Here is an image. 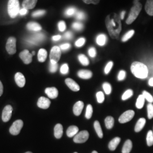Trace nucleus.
I'll list each match as a JSON object with an SVG mask.
<instances>
[{"instance_id":"obj_1","label":"nucleus","mask_w":153,"mask_h":153,"mask_svg":"<svg viewBox=\"0 0 153 153\" xmlns=\"http://www.w3.org/2000/svg\"><path fill=\"white\" fill-rule=\"evenodd\" d=\"M105 22L110 36L112 39H118L121 31L120 18L117 14L113 13L107 16Z\"/></svg>"},{"instance_id":"obj_2","label":"nucleus","mask_w":153,"mask_h":153,"mask_svg":"<svg viewBox=\"0 0 153 153\" xmlns=\"http://www.w3.org/2000/svg\"><path fill=\"white\" fill-rule=\"evenodd\" d=\"M131 70L133 74L138 78L145 79L148 76V68L142 62L137 61L133 62Z\"/></svg>"},{"instance_id":"obj_3","label":"nucleus","mask_w":153,"mask_h":153,"mask_svg":"<svg viewBox=\"0 0 153 153\" xmlns=\"http://www.w3.org/2000/svg\"><path fill=\"white\" fill-rule=\"evenodd\" d=\"M141 10H142V4L140 2H138L136 4H134V5L131 9L128 17L126 21V24L131 25L134 22L138 16Z\"/></svg>"},{"instance_id":"obj_4","label":"nucleus","mask_w":153,"mask_h":153,"mask_svg":"<svg viewBox=\"0 0 153 153\" xmlns=\"http://www.w3.org/2000/svg\"><path fill=\"white\" fill-rule=\"evenodd\" d=\"M19 0H9L7 5V11L9 16L14 18L17 16L19 13Z\"/></svg>"},{"instance_id":"obj_5","label":"nucleus","mask_w":153,"mask_h":153,"mask_svg":"<svg viewBox=\"0 0 153 153\" xmlns=\"http://www.w3.org/2000/svg\"><path fill=\"white\" fill-rule=\"evenodd\" d=\"M61 55V52L60 47L58 46H54L51 50L49 55L50 62L57 63L60 60Z\"/></svg>"},{"instance_id":"obj_6","label":"nucleus","mask_w":153,"mask_h":153,"mask_svg":"<svg viewBox=\"0 0 153 153\" xmlns=\"http://www.w3.org/2000/svg\"><path fill=\"white\" fill-rule=\"evenodd\" d=\"M16 39L10 37L8 39L6 44V49L9 54L14 55L16 53Z\"/></svg>"},{"instance_id":"obj_7","label":"nucleus","mask_w":153,"mask_h":153,"mask_svg":"<svg viewBox=\"0 0 153 153\" xmlns=\"http://www.w3.org/2000/svg\"><path fill=\"white\" fill-rule=\"evenodd\" d=\"M23 126V122L21 120H18L13 123L10 128L9 131L12 135L16 136L19 134Z\"/></svg>"},{"instance_id":"obj_8","label":"nucleus","mask_w":153,"mask_h":153,"mask_svg":"<svg viewBox=\"0 0 153 153\" xmlns=\"http://www.w3.org/2000/svg\"><path fill=\"white\" fill-rule=\"evenodd\" d=\"M89 137V133L86 131H83L78 133L74 137L73 141L75 143H82L87 141Z\"/></svg>"},{"instance_id":"obj_9","label":"nucleus","mask_w":153,"mask_h":153,"mask_svg":"<svg viewBox=\"0 0 153 153\" xmlns=\"http://www.w3.org/2000/svg\"><path fill=\"white\" fill-rule=\"evenodd\" d=\"M134 111L133 110H128L121 115L119 119V121L121 124H124L131 120L134 116Z\"/></svg>"},{"instance_id":"obj_10","label":"nucleus","mask_w":153,"mask_h":153,"mask_svg":"<svg viewBox=\"0 0 153 153\" xmlns=\"http://www.w3.org/2000/svg\"><path fill=\"white\" fill-rule=\"evenodd\" d=\"M13 112V107L10 105H7L2 111V119L4 122H7L10 120Z\"/></svg>"},{"instance_id":"obj_11","label":"nucleus","mask_w":153,"mask_h":153,"mask_svg":"<svg viewBox=\"0 0 153 153\" xmlns=\"http://www.w3.org/2000/svg\"><path fill=\"white\" fill-rule=\"evenodd\" d=\"M19 57L25 64H30L33 60V55L30 53L27 49H25L21 52L19 54Z\"/></svg>"},{"instance_id":"obj_12","label":"nucleus","mask_w":153,"mask_h":153,"mask_svg":"<svg viewBox=\"0 0 153 153\" xmlns=\"http://www.w3.org/2000/svg\"><path fill=\"white\" fill-rule=\"evenodd\" d=\"M51 104V101L48 98H46L43 97H40L39 99L37 105L39 108L42 109L48 108Z\"/></svg>"},{"instance_id":"obj_13","label":"nucleus","mask_w":153,"mask_h":153,"mask_svg":"<svg viewBox=\"0 0 153 153\" xmlns=\"http://www.w3.org/2000/svg\"><path fill=\"white\" fill-rule=\"evenodd\" d=\"M65 83L68 87L73 91H78L80 90L79 86L78 83L71 78L66 79Z\"/></svg>"},{"instance_id":"obj_14","label":"nucleus","mask_w":153,"mask_h":153,"mask_svg":"<svg viewBox=\"0 0 153 153\" xmlns=\"http://www.w3.org/2000/svg\"><path fill=\"white\" fill-rule=\"evenodd\" d=\"M15 81L17 85L20 88H23L25 85V83H26L25 77L21 73H19V72L16 73L15 75Z\"/></svg>"},{"instance_id":"obj_15","label":"nucleus","mask_w":153,"mask_h":153,"mask_svg":"<svg viewBox=\"0 0 153 153\" xmlns=\"http://www.w3.org/2000/svg\"><path fill=\"white\" fill-rule=\"evenodd\" d=\"M45 93L49 98H56L59 95V91L56 88H48L45 90Z\"/></svg>"},{"instance_id":"obj_16","label":"nucleus","mask_w":153,"mask_h":153,"mask_svg":"<svg viewBox=\"0 0 153 153\" xmlns=\"http://www.w3.org/2000/svg\"><path fill=\"white\" fill-rule=\"evenodd\" d=\"M84 107V103L82 101H78L73 107V113L76 116H79Z\"/></svg>"},{"instance_id":"obj_17","label":"nucleus","mask_w":153,"mask_h":153,"mask_svg":"<svg viewBox=\"0 0 153 153\" xmlns=\"http://www.w3.org/2000/svg\"><path fill=\"white\" fill-rule=\"evenodd\" d=\"M38 0H23L22 6L26 9H32L36 5Z\"/></svg>"},{"instance_id":"obj_18","label":"nucleus","mask_w":153,"mask_h":153,"mask_svg":"<svg viewBox=\"0 0 153 153\" xmlns=\"http://www.w3.org/2000/svg\"><path fill=\"white\" fill-rule=\"evenodd\" d=\"M78 76L82 79H88L93 76V73L88 70H81L77 73Z\"/></svg>"},{"instance_id":"obj_19","label":"nucleus","mask_w":153,"mask_h":153,"mask_svg":"<svg viewBox=\"0 0 153 153\" xmlns=\"http://www.w3.org/2000/svg\"><path fill=\"white\" fill-rule=\"evenodd\" d=\"M44 35L43 33H37L33 36L32 38L28 39V42L32 44H36L44 40Z\"/></svg>"},{"instance_id":"obj_20","label":"nucleus","mask_w":153,"mask_h":153,"mask_svg":"<svg viewBox=\"0 0 153 153\" xmlns=\"http://www.w3.org/2000/svg\"><path fill=\"white\" fill-rule=\"evenodd\" d=\"M63 134V127L60 124H56L54 128V135L55 137L57 138L60 139L62 136Z\"/></svg>"},{"instance_id":"obj_21","label":"nucleus","mask_w":153,"mask_h":153,"mask_svg":"<svg viewBox=\"0 0 153 153\" xmlns=\"http://www.w3.org/2000/svg\"><path fill=\"white\" fill-rule=\"evenodd\" d=\"M78 131H79V129L76 126H71L68 128L66 131V134L68 137H74L78 133Z\"/></svg>"},{"instance_id":"obj_22","label":"nucleus","mask_w":153,"mask_h":153,"mask_svg":"<svg viewBox=\"0 0 153 153\" xmlns=\"http://www.w3.org/2000/svg\"><path fill=\"white\" fill-rule=\"evenodd\" d=\"M121 138L120 137H115L112 139L108 144V148L111 151H114L116 148L117 147L118 145L120 142Z\"/></svg>"},{"instance_id":"obj_23","label":"nucleus","mask_w":153,"mask_h":153,"mask_svg":"<svg viewBox=\"0 0 153 153\" xmlns=\"http://www.w3.org/2000/svg\"><path fill=\"white\" fill-rule=\"evenodd\" d=\"M27 28L30 31H39L42 30V26L36 22H29L27 25Z\"/></svg>"},{"instance_id":"obj_24","label":"nucleus","mask_w":153,"mask_h":153,"mask_svg":"<svg viewBox=\"0 0 153 153\" xmlns=\"http://www.w3.org/2000/svg\"><path fill=\"white\" fill-rule=\"evenodd\" d=\"M145 9L148 15L153 16V0H147Z\"/></svg>"},{"instance_id":"obj_25","label":"nucleus","mask_w":153,"mask_h":153,"mask_svg":"<svg viewBox=\"0 0 153 153\" xmlns=\"http://www.w3.org/2000/svg\"><path fill=\"white\" fill-rule=\"evenodd\" d=\"M146 124V119L145 118H140L136 123L134 131L136 132H139L142 130L144 126H145Z\"/></svg>"},{"instance_id":"obj_26","label":"nucleus","mask_w":153,"mask_h":153,"mask_svg":"<svg viewBox=\"0 0 153 153\" xmlns=\"http://www.w3.org/2000/svg\"><path fill=\"white\" fill-rule=\"evenodd\" d=\"M133 147L132 142L130 140H126L122 149V153H129L131 151V149Z\"/></svg>"},{"instance_id":"obj_27","label":"nucleus","mask_w":153,"mask_h":153,"mask_svg":"<svg viewBox=\"0 0 153 153\" xmlns=\"http://www.w3.org/2000/svg\"><path fill=\"white\" fill-rule=\"evenodd\" d=\"M47 57V52L45 49L42 48L39 51L38 58L39 62H43Z\"/></svg>"},{"instance_id":"obj_28","label":"nucleus","mask_w":153,"mask_h":153,"mask_svg":"<svg viewBox=\"0 0 153 153\" xmlns=\"http://www.w3.org/2000/svg\"><path fill=\"white\" fill-rule=\"evenodd\" d=\"M94 129L97 132L98 137L100 138H102L103 137V131H102L100 124L98 121H95L94 122Z\"/></svg>"},{"instance_id":"obj_29","label":"nucleus","mask_w":153,"mask_h":153,"mask_svg":"<svg viewBox=\"0 0 153 153\" xmlns=\"http://www.w3.org/2000/svg\"><path fill=\"white\" fill-rule=\"evenodd\" d=\"M104 122H105V125L106 128L108 129H112L114 126L115 120L112 116H108L105 119Z\"/></svg>"},{"instance_id":"obj_30","label":"nucleus","mask_w":153,"mask_h":153,"mask_svg":"<svg viewBox=\"0 0 153 153\" xmlns=\"http://www.w3.org/2000/svg\"><path fill=\"white\" fill-rule=\"evenodd\" d=\"M107 42V36L104 34H100L97 38V43L100 46H103Z\"/></svg>"},{"instance_id":"obj_31","label":"nucleus","mask_w":153,"mask_h":153,"mask_svg":"<svg viewBox=\"0 0 153 153\" xmlns=\"http://www.w3.org/2000/svg\"><path fill=\"white\" fill-rule=\"evenodd\" d=\"M145 99L143 96V95H140L137 98L136 104V106L138 109L142 108L145 104Z\"/></svg>"},{"instance_id":"obj_32","label":"nucleus","mask_w":153,"mask_h":153,"mask_svg":"<svg viewBox=\"0 0 153 153\" xmlns=\"http://www.w3.org/2000/svg\"><path fill=\"white\" fill-rule=\"evenodd\" d=\"M78 60L81 64L84 66H88L89 64V61L85 55L81 54L78 56Z\"/></svg>"},{"instance_id":"obj_33","label":"nucleus","mask_w":153,"mask_h":153,"mask_svg":"<svg viewBox=\"0 0 153 153\" xmlns=\"http://www.w3.org/2000/svg\"><path fill=\"white\" fill-rule=\"evenodd\" d=\"M146 141L148 146H152L153 145V131H148L147 137H146Z\"/></svg>"},{"instance_id":"obj_34","label":"nucleus","mask_w":153,"mask_h":153,"mask_svg":"<svg viewBox=\"0 0 153 153\" xmlns=\"http://www.w3.org/2000/svg\"><path fill=\"white\" fill-rule=\"evenodd\" d=\"M93 107L91 104H88L86 107V114H85V117L86 119H90L93 115Z\"/></svg>"},{"instance_id":"obj_35","label":"nucleus","mask_w":153,"mask_h":153,"mask_svg":"<svg viewBox=\"0 0 153 153\" xmlns=\"http://www.w3.org/2000/svg\"><path fill=\"white\" fill-rule=\"evenodd\" d=\"M134 31L133 30L127 32L122 38V42H126V41H128L129 39L131 38L133 35H134Z\"/></svg>"},{"instance_id":"obj_36","label":"nucleus","mask_w":153,"mask_h":153,"mask_svg":"<svg viewBox=\"0 0 153 153\" xmlns=\"http://www.w3.org/2000/svg\"><path fill=\"white\" fill-rule=\"evenodd\" d=\"M133 94V90H131V89H129L128 90H126L125 93L123 94V95H122V100H126L130 98L131 96Z\"/></svg>"},{"instance_id":"obj_37","label":"nucleus","mask_w":153,"mask_h":153,"mask_svg":"<svg viewBox=\"0 0 153 153\" xmlns=\"http://www.w3.org/2000/svg\"><path fill=\"white\" fill-rule=\"evenodd\" d=\"M103 88L104 90L105 93L107 95H109L111 93V90H112V88L111 86L108 82H104L103 84Z\"/></svg>"},{"instance_id":"obj_38","label":"nucleus","mask_w":153,"mask_h":153,"mask_svg":"<svg viewBox=\"0 0 153 153\" xmlns=\"http://www.w3.org/2000/svg\"><path fill=\"white\" fill-rule=\"evenodd\" d=\"M142 95L144 97L145 99H146L149 103H153V97L150 93H148V91H143L142 93Z\"/></svg>"},{"instance_id":"obj_39","label":"nucleus","mask_w":153,"mask_h":153,"mask_svg":"<svg viewBox=\"0 0 153 153\" xmlns=\"http://www.w3.org/2000/svg\"><path fill=\"white\" fill-rule=\"evenodd\" d=\"M148 109V117L149 119H152L153 117V104L149 103L147 106Z\"/></svg>"},{"instance_id":"obj_40","label":"nucleus","mask_w":153,"mask_h":153,"mask_svg":"<svg viewBox=\"0 0 153 153\" xmlns=\"http://www.w3.org/2000/svg\"><path fill=\"white\" fill-rule=\"evenodd\" d=\"M97 99L99 103H102L104 100V95L103 92L99 91L97 93Z\"/></svg>"},{"instance_id":"obj_41","label":"nucleus","mask_w":153,"mask_h":153,"mask_svg":"<svg viewBox=\"0 0 153 153\" xmlns=\"http://www.w3.org/2000/svg\"><path fill=\"white\" fill-rule=\"evenodd\" d=\"M76 11V8H74V7H70V8H68L66 10L65 12V14L66 16H73L74 14H75Z\"/></svg>"},{"instance_id":"obj_42","label":"nucleus","mask_w":153,"mask_h":153,"mask_svg":"<svg viewBox=\"0 0 153 153\" xmlns=\"http://www.w3.org/2000/svg\"><path fill=\"white\" fill-rule=\"evenodd\" d=\"M72 27L76 30L81 31V30H82L83 28V25L82 23H80V22H75L73 24Z\"/></svg>"},{"instance_id":"obj_43","label":"nucleus","mask_w":153,"mask_h":153,"mask_svg":"<svg viewBox=\"0 0 153 153\" xmlns=\"http://www.w3.org/2000/svg\"><path fill=\"white\" fill-rule=\"evenodd\" d=\"M113 65H114V63H113L112 61H109L108 62V64L106 65L105 68H104L105 74H107L109 73L110 71H111V69H112V66H113Z\"/></svg>"},{"instance_id":"obj_44","label":"nucleus","mask_w":153,"mask_h":153,"mask_svg":"<svg viewBox=\"0 0 153 153\" xmlns=\"http://www.w3.org/2000/svg\"><path fill=\"white\" fill-rule=\"evenodd\" d=\"M60 72L62 74H66L69 72V66L67 64H64L61 66L60 69Z\"/></svg>"},{"instance_id":"obj_45","label":"nucleus","mask_w":153,"mask_h":153,"mask_svg":"<svg viewBox=\"0 0 153 153\" xmlns=\"http://www.w3.org/2000/svg\"><path fill=\"white\" fill-rule=\"evenodd\" d=\"M58 68V64L57 63H51L50 62L49 65V71L51 73H55L57 71Z\"/></svg>"},{"instance_id":"obj_46","label":"nucleus","mask_w":153,"mask_h":153,"mask_svg":"<svg viewBox=\"0 0 153 153\" xmlns=\"http://www.w3.org/2000/svg\"><path fill=\"white\" fill-rule=\"evenodd\" d=\"M76 17L77 19L83 20L86 18V15L83 11H78L76 14Z\"/></svg>"},{"instance_id":"obj_47","label":"nucleus","mask_w":153,"mask_h":153,"mask_svg":"<svg viewBox=\"0 0 153 153\" xmlns=\"http://www.w3.org/2000/svg\"><path fill=\"white\" fill-rule=\"evenodd\" d=\"M85 39L83 38H81L78 39L76 42V45L77 47H81L83 46L84 44L85 43Z\"/></svg>"},{"instance_id":"obj_48","label":"nucleus","mask_w":153,"mask_h":153,"mask_svg":"<svg viewBox=\"0 0 153 153\" xmlns=\"http://www.w3.org/2000/svg\"><path fill=\"white\" fill-rule=\"evenodd\" d=\"M45 13V11L44 10H40L38 11H35L33 13V17H38V16H42Z\"/></svg>"},{"instance_id":"obj_49","label":"nucleus","mask_w":153,"mask_h":153,"mask_svg":"<svg viewBox=\"0 0 153 153\" xmlns=\"http://www.w3.org/2000/svg\"><path fill=\"white\" fill-rule=\"evenodd\" d=\"M126 76V72L124 71H120L119 73L117 79L119 81H123L125 79Z\"/></svg>"},{"instance_id":"obj_50","label":"nucleus","mask_w":153,"mask_h":153,"mask_svg":"<svg viewBox=\"0 0 153 153\" xmlns=\"http://www.w3.org/2000/svg\"><path fill=\"white\" fill-rule=\"evenodd\" d=\"M88 55L91 57H95L97 55V51L95 48L94 47L90 48L88 50Z\"/></svg>"},{"instance_id":"obj_51","label":"nucleus","mask_w":153,"mask_h":153,"mask_svg":"<svg viewBox=\"0 0 153 153\" xmlns=\"http://www.w3.org/2000/svg\"><path fill=\"white\" fill-rule=\"evenodd\" d=\"M58 26H59V30L61 31V32L64 31L65 30L66 24L64 21H60V22L59 23Z\"/></svg>"},{"instance_id":"obj_52","label":"nucleus","mask_w":153,"mask_h":153,"mask_svg":"<svg viewBox=\"0 0 153 153\" xmlns=\"http://www.w3.org/2000/svg\"><path fill=\"white\" fill-rule=\"evenodd\" d=\"M83 1L86 4H93L94 5H97L100 2V0H83Z\"/></svg>"},{"instance_id":"obj_53","label":"nucleus","mask_w":153,"mask_h":153,"mask_svg":"<svg viewBox=\"0 0 153 153\" xmlns=\"http://www.w3.org/2000/svg\"><path fill=\"white\" fill-rule=\"evenodd\" d=\"M71 44H69V43L62 44L60 46V49L62 51H66V50L69 49L71 48Z\"/></svg>"},{"instance_id":"obj_54","label":"nucleus","mask_w":153,"mask_h":153,"mask_svg":"<svg viewBox=\"0 0 153 153\" xmlns=\"http://www.w3.org/2000/svg\"><path fill=\"white\" fill-rule=\"evenodd\" d=\"M73 37V34L71 31H68L65 33L64 38L66 39H71Z\"/></svg>"},{"instance_id":"obj_55","label":"nucleus","mask_w":153,"mask_h":153,"mask_svg":"<svg viewBox=\"0 0 153 153\" xmlns=\"http://www.w3.org/2000/svg\"><path fill=\"white\" fill-rule=\"evenodd\" d=\"M27 13V9H25V8H23V9H21V10H19V13L20 15H21V16H25V15H26Z\"/></svg>"},{"instance_id":"obj_56","label":"nucleus","mask_w":153,"mask_h":153,"mask_svg":"<svg viewBox=\"0 0 153 153\" xmlns=\"http://www.w3.org/2000/svg\"><path fill=\"white\" fill-rule=\"evenodd\" d=\"M61 38V36L60 35H55V36H53L52 37V39L54 41H57V40H60Z\"/></svg>"},{"instance_id":"obj_57","label":"nucleus","mask_w":153,"mask_h":153,"mask_svg":"<svg viewBox=\"0 0 153 153\" xmlns=\"http://www.w3.org/2000/svg\"><path fill=\"white\" fill-rule=\"evenodd\" d=\"M3 90H4V88H3V85L2 82L0 81V97L3 94Z\"/></svg>"},{"instance_id":"obj_58","label":"nucleus","mask_w":153,"mask_h":153,"mask_svg":"<svg viewBox=\"0 0 153 153\" xmlns=\"http://www.w3.org/2000/svg\"><path fill=\"white\" fill-rule=\"evenodd\" d=\"M149 86L153 87V77L151 78L149 81Z\"/></svg>"},{"instance_id":"obj_59","label":"nucleus","mask_w":153,"mask_h":153,"mask_svg":"<svg viewBox=\"0 0 153 153\" xmlns=\"http://www.w3.org/2000/svg\"><path fill=\"white\" fill-rule=\"evenodd\" d=\"M125 14H126V11H123L121 12V13L120 18L121 19H123L124 18V16H125Z\"/></svg>"},{"instance_id":"obj_60","label":"nucleus","mask_w":153,"mask_h":153,"mask_svg":"<svg viewBox=\"0 0 153 153\" xmlns=\"http://www.w3.org/2000/svg\"><path fill=\"white\" fill-rule=\"evenodd\" d=\"M139 1L140 0H134L133 1V4H137L138 2H139Z\"/></svg>"},{"instance_id":"obj_61","label":"nucleus","mask_w":153,"mask_h":153,"mask_svg":"<svg viewBox=\"0 0 153 153\" xmlns=\"http://www.w3.org/2000/svg\"><path fill=\"white\" fill-rule=\"evenodd\" d=\"M92 153H98L97 152H96V151H93V152H92Z\"/></svg>"},{"instance_id":"obj_62","label":"nucleus","mask_w":153,"mask_h":153,"mask_svg":"<svg viewBox=\"0 0 153 153\" xmlns=\"http://www.w3.org/2000/svg\"><path fill=\"white\" fill-rule=\"evenodd\" d=\"M35 52H34V51H33V54L32 55H35Z\"/></svg>"},{"instance_id":"obj_63","label":"nucleus","mask_w":153,"mask_h":153,"mask_svg":"<svg viewBox=\"0 0 153 153\" xmlns=\"http://www.w3.org/2000/svg\"><path fill=\"white\" fill-rule=\"evenodd\" d=\"M33 153L32 152H26V153Z\"/></svg>"},{"instance_id":"obj_64","label":"nucleus","mask_w":153,"mask_h":153,"mask_svg":"<svg viewBox=\"0 0 153 153\" xmlns=\"http://www.w3.org/2000/svg\"></svg>"}]
</instances>
